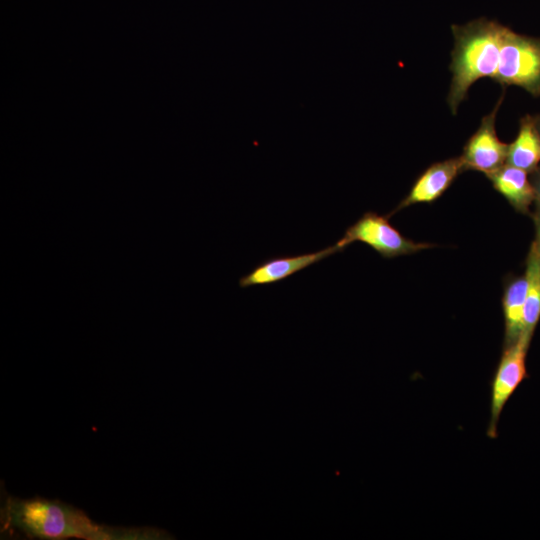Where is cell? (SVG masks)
Listing matches in <instances>:
<instances>
[{
	"label": "cell",
	"mask_w": 540,
	"mask_h": 540,
	"mask_svg": "<svg viewBox=\"0 0 540 540\" xmlns=\"http://www.w3.org/2000/svg\"><path fill=\"white\" fill-rule=\"evenodd\" d=\"M1 531L36 539L159 540L171 538L155 528L114 527L94 522L84 511L56 499L6 496Z\"/></svg>",
	"instance_id": "cell-1"
},
{
	"label": "cell",
	"mask_w": 540,
	"mask_h": 540,
	"mask_svg": "<svg viewBox=\"0 0 540 540\" xmlns=\"http://www.w3.org/2000/svg\"><path fill=\"white\" fill-rule=\"evenodd\" d=\"M504 26L486 19L454 25V49L450 69L453 73L447 103L453 114L469 88L481 78L493 79L500 54Z\"/></svg>",
	"instance_id": "cell-2"
},
{
	"label": "cell",
	"mask_w": 540,
	"mask_h": 540,
	"mask_svg": "<svg viewBox=\"0 0 540 540\" xmlns=\"http://www.w3.org/2000/svg\"><path fill=\"white\" fill-rule=\"evenodd\" d=\"M493 80L540 96V39L515 33L504 26Z\"/></svg>",
	"instance_id": "cell-3"
},
{
	"label": "cell",
	"mask_w": 540,
	"mask_h": 540,
	"mask_svg": "<svg viewBox=\"0 0 540 540\" xmlns=\"http://www.w3.org/2000/svg\"><path fill=\"white\" fill-rule=\"evenodd\" d=\"M389 216L366 212L347 228L336 243L340 251L355 241L365 243L384 258L410 255L432 247L429 243L415 242L403 236L389 221Z\"/></svg>",
	"instance_id": "cell-4"
},
{
	"label": "cell",
	"mask_w": 540,
	"mask_h": 540,
	"mask_svg": "<svg viewBox=\"0 0 540 540\" xmlns=\"http://www.w3.org/2000/svg\"><path fill=\"white\" fill-rule=\"evenodd\" d=\"M532 334L523 332L518 340L504 347L491 382L490 420L487 436L496 439L500 415L521 382L528 377L526 356Z\"/></svg>",
	"instance_id": "cell-5"
},
{
	"label": "cell",
	"mask_w": 540,
	"mask_h": 540,
	"mask_svg": "<svg viewBox=\"0 0 540 540\" xmlns=\"http://www.w3.org/2000/svg\"><path fill=\"white\" fill-rule=\"evenodd\" d=\"M501 102L502 97L494 109L482 118L479 128L465 144L460 156L464 171L474 170L489 176L506 163L509 145L498 138L495 129Z\"/></svg>",
	"instance_id": "cell-6"
},
{
	"label": "cell",
	"mask_w": 540,
	"mask_h": 540,
	"mask_svg": "<svg viewBox=\"0 0 540 540\" xmlns=\"http://www.w3.org/2000/svg\"><path fill=\"white\" fill-rule=\"evenodd\" d=\"M463 171L460 157L432 164L419 176L408 195L388 216L390 217L395 212L413 204L430 203L437 200Z\"/></svg>",
	"instance_id": "cell-7"
},
{
	"label": "cell",
	"mask_w": 540,
	"mask_h": 540,
	"mask_svg": "<svg viewBox=\"0 0 540 540\" xmlns=\"http://www.w3.org/2000/svg\"><path fill=\"white\" fill-rule=\"evenodd\" d=\"M339 251L335 244L313 253L268 259L241 277L239 285L246 288L279 282Z\"/></svg>",
	"instance_id": "cell-8"
},
{
	"label": "cell",
	"mask_w": 540,
	"mask_h": 540,
	"mask_svg": "<svg viewBox=\"0 0 540 540\" xmlns=\"http://www.w3.org/2000/svg\"><path fill=\"white\" fill-rule=\"evenodd\" d=\"M487 177L494 189L517 211L526 212L536 198L534 186L525 170L505 163Z\"/></svg>",
	"instance_id": "cell-9"
},
{
	"label": "cell",
	"mask_w": 540,
	"mask_h": 540,
	"mask_svg": "<svg viewBox=\"0 0 540 540\" xmlns=\"http://www.w3.org/2000/svg\"><path fill=\"white\" fill-rule=\"evenodd\" d=\"M506 164L532 172L540 164V131L535 117L526 115L520 120L518 134L508 146Z\"/></svg>",
	"instance_id": "cell-10"
},
{
	"label": "cell",
	"mask_w": 540,
	"mask_h": 540,
	"mask_svg": "<svg viewBox=\"0 0 540 540\" xmlns=\"http://www.w3.org/2000/svg\"><path fill=\"white\" fill-rule=\"evenodd\" d=\"M526 277H517L505 287L502 306L505 321L504 347L515 343L524 332Z\"/></svg>",
	"instance_id": "cell-11"
},
{
	"label": "cell",
	"mask_w": 540,
	"mask_h": 540,
	"mask_svg": "<svg viewBox=\"0 0 540 540\" xmlns=\"http://www.w3.org/2000/svg\"><path fill=\"white\" fill-rule=\"evenodd\" d=\"M526 299L524 308V332L533 335L540 319V249L534 243L530 249L526 267Z\"/></svg>",
	"instance_id": "cell-12"
},
{
	"label": "cell",
	"mask_w": 540,
	"mask_h": 540,
	"mask_svg": "<svg viewBox=\"0 0 540 540\" xmlns=\"http://www.w3.org/2000/svg\"><path fill=\"white\" fill-rule=\"evenodd\" d=\"M534 172H535V176L533 177L532 184L535 189V195H536L535 200H537L540 206V168H537L536 170H534Z\"/></svg>",
	"instance_id": "cell-13"
},
{
	"label": "cell",
	"mask_w": 540,
	"mask_h": 540,
	"mask_svg": "<svg viewBox=\"0 0 540 540\" xmlns=\"http://www.w3.org/2000/svg\"><path fill=\"white\" fill-rule=\"evenodd\" d=\"M536 245L538 246V248L540 249V220L538 222V227H537V241L535 242Z\"/></svg>",
	"instance_id": "cell-14"
},
{
	"label": "cell",
	"mask_w": 540,
	"mask_h": 540,
	"mask_svg": "<svg viewBox=\"0 0 540 540\" xmlns=\"http://www.w3.org/2000/svg\"><path fill=\"white\" fill-rule=\"evenodd\" d=\"M535 117V121H536V125L540 131V115H537V116H534Z\"/></svg>",
	"instance_id": "cell-15"
}]
</instances>
